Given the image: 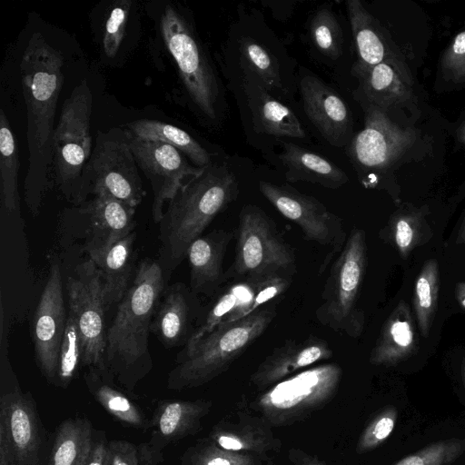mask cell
I'll return each instance as SVG.
<instances>
[{"label": "cell", "instance_id": "6da1fadb", "mask_svg": "<svg viewBox=\"0 0 465 465\" xmlns=\"http://www.w3.org/2000/svg\"><path fill=\"white\" fill-rule=\"evenodd\" d=\"M64 57L39 32H35L20 62L22 88L26 106L28 169L25 201L33 213L53 173V136L56 105L62 89Z\"/></svg>", "mask_w": 465, "mask_h": 465}, {"label": "cell", "instance_id": "7a4b0ae2", "mask_svg": "<svg viewBox=\"0 0 465 465\" xmlns=\"http://www.w3.org/2000/svg\"><path fill=\"white\" fill-rule=\"evenodd\" d=\"M163 286L160 263L143 260L106 333V370L114 383L129 391L153 368L148 335Z\"/></svg>", "mask_w": 465, "mask_h": 465}, {"label": "cell", "instance_id": "3957f363", "mask_svg": "<svg viewBox=\"0 0 465 465\" xmlns=\"http://www.w3.org/2000/svg\"><path fill=\"white\" fill-rule=\"evenodd\" d=\"M236 175L226 163H212L190 178L168 203L160 221L162 268L175 269L192 242L238 195Z\"/></svg>", "mask_w": 465, "mask_h": 465}, {"label": "cell", "instance_id": "277c9868", "mask_svg": "<svg viewBox=\"0 0 465 465\" xmlns=\"http://www.w3.org/2000/svg\"><path fill=\"white\" fill-rule=\"evenodd\" d=\"M275 315L276 302H271L244 318L214 329L192 349L183 351L168 375V389L198 387L226 371L266 331Z\"/></svg>", "mask_w": 465, "mask_h": 465}, {"label": "cell", "instance_id": "5b68a950", "mask_svg": "<svg viewBox=\"0 0 465 465\" xmlns=\"http://www.w3.org/2000/svg\"><path fill=\"white\" fill-rule=\"evenodd\" d=\"M366 267V234L354 227L331 268L322 293L316 318L322 325L351 338L361 334L364 313L358 307V300Z\"/></svg>", "mask_w": 465, "mask_h": 465}, {"label": "cell", "instance_id": "8992f818", "mask_svg": "<svg viewBox=\"0 0 465 465\" xmlns=\"http://www.w3.org/2000/svg\"><path fill=\"white\" fill-rule=\"evenodd\" d=\"M295 272L293 251L280 235L273 221L259 207L247 204L239 215L235 256L225 272L226 282Z\"/></svg>", "mask_w": 465, "mask_h": 465}, {"label": "cell", "instance_id": "52a82bcc", "mask_svg": "<svg viewBox=\"0 0 465 465\" xmlns=\"http://www.w3.org/2000/svg\"><path fill=\"white\" fill-rule=\"evenodd\" d=\"M105 193L134 208L146 194L129 142L127 129L99 131L85 164L78 202L88 193Z\"/></svg>", "mask_w": 465, "mask_h": 465}, {"label": "cell", "instance_id": "ba28073f", "mask_svg": "<svg viewBox=\"0 0 465 465\" xmlns=\"http://www.w3.org/2000/svg\"><path fill=\"white\" fill-rule=\"evenodd\" d=\"M93 94L83 79L64 100L53 136V173L62 193L78 202L83 170L92 153Z\"/></svg>", "mask_w": 465, "mask_h": 465}, {"label": "cell", "instance_id": "9c48e42d", "mask_svg": "<svg viewBox=\"0 0 465 465\" xmlns=\"http://www.w3.org/2000/svg\"><path fill=\"white\" fill-rule=\"evenodd\" d=\"M160 27L163 42L177 64L189 96L203 116L216 120L221 99L220 84L191 25L168 5L162 13Z\"/></svg>", "mask_w": 465, "mask_h": 465}, {"label": "cell", "instance_id": "30bf717a", "mask_svg": "<svg viewBox=\"0 0 465 465\" xmlns=\"http://www.w3.org/2000/svg\"><path fill=\"white\" fill-rule=\"evenodd\" d=\"M341 377L336 363L306 369L271 386L253 403L271 425L301 420L322 408L335 394Z\"/></svg>", "mask_w": 465, "mask_h": 465}, {"label": "cell", "instance_id": "8fae6325", "mask_svg": "<svg viewBox=\"0 0 465 465\" xmlns=\"http://www.w3.org/2000/svg\"><path fill=\"white\" fill-rule=\"evenodd\" d=\"M44 428L35 401L15 379L0 387V465H41Z\"/></svg>", "mask_w": 465, "mask_h": 465}, {"label": "cell", "instance_id": "7c38bea8", "mask_svg": "<svg viewBox=\"0 0 465 465\" xmlns=\"http://www.w3.org/2000/svg\"><path fill=\"white\" fill-rule=\"evenodd\" d=\"M416 131L401 128L385 112L373 104L365 110L364 126L346 148L360 182L366 187L374 174L397 163L412 146Z\"/></svg>", "mask_w": 465, "mask_h": 465}, {"label": "cell", "instance_id": "4fadbf2b", "mask_svg": "<svg viewBox=\"0 0 465 465\" xmlns=\"http://www.w3.org/2000/svg\"><path fill=\"white\" fill-rule=\"evenodd\" d=\"M69 312L79 327L83 366L108 372L105 367L104 300L101 273L89 259L75 268L67 280Z\"/></svg>", "mask_w": 465, "mask_h": 465}, {"label": "cell", "instance_id": "5bb4252c", "mask_svg": "<svg viewBox=\"0 0 465 465\" xmlns=\"http://www.w3.org/2000/svg\"><path fill=\"white\" fill-rule=\"evenodd\" d=\"M259 190L283 217L300 227L305 240L331 246L320 272L324 270L333 255L341 252L347 239L341 219L316 198L292 186L260 181Z\"/></svg>", "mask_w": 465, "mask_h": 465}, {"label": "cell", "instance_id": "9a60e30c", "mask_svg": "<svg viewBox=\"0 0 465 465\" xmlns=\"http://www.w3.org/2000/svg\"><path fill=\"white\" fill-rule=\"evenodd\" d=\"M292 277L272 276L232 281L215 299L205 318L189 337L184 350L219 326L244 318L258 309L280 301Z\"/></svg>", "mask_w": 465, "mask_h": 465}, {"label": "cell", "instance_id": "2e32d148", "mask_svg": "<svg viewBox=\"0 0 465 465\" xmlns=\"http://www.w3.org/2000/svg\"><path fill=\"white\" fill-rule=\"evenodd\" d=\"M129 142L137 166L148 179L153 193V221L160 223L164 204L173 198L185 179L199 174L203 168L192 165L183 153L163 142L139 138L130 133Z\"/></svg>", "mask_w": 465, "mask_h": 465}, {"label": "cell", "instance_id": "e0dca14e", "mask_svg": "<svg viewBox=\"0 0 465 465\" xmlns=\"http://www.w3.org/2000/svg\"><path fill=\"white\" fill-rule=\"evenodd\" d=\"M66 320L61 271L57 264H53L35 313L33 339L38 366L54 385Z\"/></svg>", "mask_w": 465, "mask_h": 465}, {"label": "cell", "instance_id": "ac0fdd59", "mask_svg": "<svg viewBox=\"0 0 465 465\" xmlns=\"http://www.w3.org/2000/svg\"><path fill=\"white\" fill-rule=\"evenodd\" d=\"M211 407L212 402L203 400L163 401L151 421L149 440L137 447L140 465H157L163 461L164 448L199 430L202 419Z\"/></svg>", "mask_w": 465, "mask_h": 465}, {"label": "cell", "instance_id": "d6986e66", "mask_svg": "<svg viewBox=\"0 0 465 465\" xmlns=\"http://www.w3.org/2000/svg\"><path fill=\"white\" fill-rule=\"evenodd\" d=\"M303 110L322 136L333 146L350 143L351 119L341 97L319 77L308 74L300 81Z\"/></svg>", "mask_w": 465, "mask_h": 465}, {"label": "cell", "instance_id": "ffe728a7", "mask_svg": "<svg viewBox=\"0 0 465 465\" xmlns=\"http://www.w3.org/2000/svg\"><path fill=\"white\" fill-rule=\"evenodd\" d=\"M332 355L328 342L322 338L309 336L303 341L286 340L259 364L250 381L260 389L271 387L297 371L328 360Z\"/></svg>", "mask_w": 465, "mask_h": 465}, {"label": "cell", "instance_id": "44dd1931", "mask_svg": "<svg viewBox=\"0 0 465 465\" xmlns=\"http://www.w3.org/2000/svg\"><path fill=\"white\" fill-rule=\"evenodd\" d=\"M86 212L90 215L85 242L89 258L104 253L133 232L135 208L105 193L94 195Z\"/></svg>", "mask_w": 465, "mask_h": 465}, {"label": "cell", "instance_id": "7402d4cb", "mask_svg": "<svg viewBox=\"0 0 465 465\" xmlns=\"http://www.w3.org/2000/svg\"><path fill=\"white\" fill-rule=\"evenodd\" d=\"M232 232L218 229L194 240L187 250L190 285L195 293L211 296L226 282L223 260Z\"/></svg>", "mask_w": 465, "mask_h": 465}, {"label": "cell", "instance_id": "603a6c76", "mask_svg": "<svg viewBox=\"0 0 465 465\" xmlns=\"http://www.w3.org/2000/svg\"><path fill=\"white\" fill-rule=\"evenodd\" d=\"M356 77L371 104L384 112L390 107L405 104L413 97L411 73L394 54Z\"/></svg>", "mask_w": 465, "mask_h": 465}, {"label": "cell", "instance_id": "cb8c5ba5", "mask_svg": "<svg viewBox=\"0 0 465 465\" xmlns=\"http://www.w3.org/2000/svg\"><path fill=\"white\" fill-rule=\"evenodd\" d=\"M269 425L264 419L238 413L236 422L221 420L214 425L209 439L225 450L267 458L281 447Z\"/></svg>", "mask_w": 465, "mask_h": 465}, {"label": "cell", "instance_id": "d4e9b609", "mask_svg": "<svg viewBox=\"0 0 465 465\" xmlns=\"http://www.w3.org/2000/svg\"><path fill=\"white\" fill-rule=\"evenodd\" d=\"M416 348L417 335L411 309L401 301L385 321L371 352L370 362L396 365L412 355Z\"/></svg>", "mask_w": 465, "mask_h": 465}, {"label": "cell", "instance_id": "484cf974", "mask_svg": "<svg viewBox=\"0 0 465 465\" xmlns=\"http://www.w3.org/2000/svg\"><path fill=\"white\" fill-rule=\"evenodd\" d=\"M279 159L291 183L308 182L335 190L349 182L346 173L331 161L293 143L282 141Z\"/></svg>", "mask_w": 465, "mask_h": 465}, {"label": "cell", "instance_id": "4316f807", "mask_svg": "<svg viewBox=\"0 0 465 465\" xmlns=\"http://www.w3.org/2000/svg\"><path fill=\"white\" fill-rule=\"evenodd\" d=\"M243 80L244 90L259 131L278 138L302 139L306 136L302 123L289 107L275 99L254 80L245 77Z\"/></svg>", "mask_w": 465, "mask_h": 465}, {"label": "cell", "instance_id": "83f0119b", "mask_svg": "<svg viewBox=\"0 0 465 465\" xmlns=\"http://www.w3.org/2000/svg\"><path fill=\"white\" fill-rule=\"evenodd\" d=\"M346 7L357 53V61L352 66V74L356 76L381 63L392 53L377 21L361 1L348 0Z\"/></svg>", "mask_w": 465, "mask_h": 465}, {"label": "cell", "instance_id": "f1b7e54d", "mask_svg": "<svg viewBox=\"0 0 465 465\" xmlns=\"http://www.w3.org/2000/svg\"><path fill=\"white\" fill-rule=\"evenodd\" d=\"M134 236L132 232L104 253L89 258L101 273L106 310L116 302L119 304L131 285Z\"/></svg>", "mask_w": 465, "mask_h": 465}, {"label": "cell", "instance_id": "f546056e", "mask_svg": "<svg viewBox=\"0 0 465 465\" xmlns=\"http://www.w3.org/2000/svg\"><path fill=\"white\" fill-rule=\"evenodd\" d=\"M86 386L101 406L119 421L136 429H147L151 422L115 383L108 372L89 369L84 374Z\"/></svg>", "mask_w": 465, "mask_h": 465}, {"label": "cell", "instance_id": "4dcf8cb0", "mask_svg": "<svg viewBox=\"0 0 465 465\" xmlns=\"http://www.w3.org/2000/svg\"><path fill=\"white\" fill-rule=\"evenodd\" d=\"M128 132L139 138L172 145L189 158L196 167L213 163L209 152L184 130L157 120L140 119L127 124Z\"/></svg>", "mask_w": 465, "mask_h": 465}, {"label": "cell", "instance_id": "1f68e13d", "mask_svg": "<svg viewBox=\"0 0 465 465\" xmlns=\"http://www.w3.org/2000/svg\"><path fill=\"white\" fill-rule=\"evenodd\" d=\"M190 307L185 292L173 285L165 294L151 324L153 331L167 348L177 346L185 338Z\"/></svg>", "mask_w": 465, "mask_h": 465}, {"label": "cell", "instance_id": "d6a6232c", "mask_svg": "<svg viewBox=\"0 0 465 465\" xmlns=\"http://www.w3.org/2000/svg\"><path fill=\"white\" fill-rule=\"evenodd\" d=\"M93 436L88 420L75 417L63 420L55 429L43 465H79Z\"/></svg>", "mask_w": 465, "mask_h": 465}, {"label": "cell", "instance_id": "836d02e7", "mask_svg": "<svg viewBox=\"0 0 465 465\" xmlns=\"http://www.w3.org/2000/svg\"><path fill=\"white\" fill-rule=\"evenodd\" d=\"M239 60L243 77L254 80L271 94L284 95L278 61L266 46L252 38L242 39Z\"/></svg>", "mask_w": 465, "mask_h": 465}, {"label": "cell", "instance_id": "e575fe53", "mask_svg": "<svg viewBox=\"0 0 465 465\" xmlns=\"http://www.w3.org/2000/svg\"><path fill=\"white\" fill-rule=\"evenodd\" d=\"M18 151L15 136L3 109L0 110V197L4 209L15 213L19 208Z\"/></svg>", "mask_w": 465, "mask_h": 465}, {"label": "cell", "instance_id": "d590c367", "mask_svg": "<svg viewBox=\"0 0 465 465\" xmlns=\"http://www.w3.org/2000/svg\"><path fill=\"white\" fill-rule=\"evenodd\" d=\"M440 287L439 263L425 262L417 278L413 294V311L421 335L427 338L438 306Z\"/></svg>", "mask_w": 465, "mask_h": 465}, {"label": "cell", "instance_id": "8d00e7d4", "mask_svg": "<svg viewBox=\"0 0 465 465\" xmlns=\"http://www.w3.org/2000/svg\"><path fill=\"white\" fill-rule=\"evenodd\" d=\"M310 37L315 48L323 55L336 60L342 53L343 35L331 8L322 5L311 18Z\"/></svg>", "mask_w": 465, "mask_h": 465}, {"label": "cell", "instance_id": "74e56055", "mask_svg": "<svg viewBox=\"0 0 465 465\" xmlns=\"http://www.w3.org/2000/svg\"><path fill=\"white\" fill-rule=\"evenodd\" d=\"M181 461L182 465H261L260 458L223 449L209 438L189 448Z\"/></svg>", "mask_w": 465, "mask_h": 465}, {"label": "cell", "instance_id": "f35d334b", "mask_svg": "<svg viewBox=\"0 0 465 465\" xmlns=\"http://www.w3.org/2000/svg\"><path fill=\"white\" fill-rule=\"evenodd\" d=\"M83 365V342L79 327L69 312L62 339L56 373V386L65 388Z\"/></svg>", "mask_w": 465, "mask_h": 465}, {"label": "cell", "instance_id": "ab89813d", "mask_svg": "<svg viewBox=\"0 0 465 465\" xmlns=\"http://www.w3.org/2000/svg\"><path fill=\"white\" fill-rule=\"evenodd\" d=\"M464 449L465 441L462 440H440L401 459L394 465H449L464 451Z\"/></svg>", "mask_w": 465, "mask_h": 465}, {"label": "cell", "instance_id": "60d3db41", "mask_svg": "<svg viewBox=\"0 0 465 465\" xmlns=\"http://www.w3.org/2000/svg\"><path fill=\"white\" fill-rule=\"evenodd\" d=\"M398 418V411L393 406L381 411L366 426L361 434L356 452L358 454L371 451L383 443L391 434Z\"/></svg>", "mask_w": 465, "mask_h": 465}, {"label": "cell", "instance_id": "b9f144b4", "mask_svg": "<svg viewBox=\"0 0 465 465\" xmlns=\"http://www.w3.org/2000/svg\"><path fill=\"white\" fill-rule=\"evenodd\" d=\"M130 6V1H118L114 4L107 17L103 38V48L108 58L114 57L124 37Z\"/></svg>", "mask_w": 465, "mask_h": 465}, {"label": "cell", "instance_id": "7bdbcfd3", "mask_svg": "<svg viewBox=\"0 0 465 465\" xmlns=\"http://www.w3.org/2000/svg\"><path fill=\"white\" fill-rule=\"evenodd\" d=\"M420 222L411 213L395 214L389 226V232L399 253L406 259L419 239Z\"/></svg>", "mask_w": 465, "mask_h": 465}, {"label": "cell", "instance_id": "ee69618b", "mask_svg": "<svg viewBox=\"0 0 465 465\" xmlns=\"http://www.w3.org/2000/svg\"><path fill=\"white\" fill-rule=\"evenodd\" d=\"M445 80L454 84L465 83V29L459 33L445 50L440 60Z\"/></svg>", "mask_w": 465, "mask_h": 465}, {"label": "cell", "instance_id": "f6af8a7d", "mask_svg": "<svg viewBox=\"0 0 465 465\" xmlns=\"http://www.w3.org/2000/svg\"><path fill=\"white\" fill-rule=\"evenodd\" d=\"M105 465H140L138 449L127 440H110Z\"/></svg>", "mask_w": 465, "mask_h": 465}, {"label": "cell", "instance_id": "bcb514c9", "mask_svg": "<svg viewBox=\"0 0 465 465\" xmlns=\"http://www.w3.org/2000/svg\"><path fill=\"white\" fill-rule=\"evenodd\" d=\"M108 442L102 437L92 440L79 465H105Z\"/></svg>", "mask_w": 465, "mask_h": 465}, {"label": "cell", "instance_id": "7dc6e473", "mask_svg": "<svg viewBox=\"0 0 465 465\" xmlns=\"http://www.w3.org/2000/svg\"><path fill=\"white\" fill-rule=\"evenodd\" d=\"M455 296L458 302L465 309V282H459L456 285Z\"/></svg>", "mask_w": 465, "mask_h": 465}, {"label": "cell", "instance_id": "c3c4849f", "mask_svg": "<svg viewBox=\"0 0 465 465\" xmlns=\"http://www.w3.org/2000/svg\"><path fill=\"white\" fill-rule=\"evenodd\" d=\"M295 465H327L324 461L316 457L305 455Z\"/></svg>", "mask_w": 465, "mask_h": 465}, {"label": "cell", "instance_id": "681fc988", "mask_svg": "<svg viewBox=\"0 0 465 465\" xmlns=\"http://www.w3.org/2000/svg\"><path fill=\"white\" fill-rule=\"evenodd\" d=\"M456 242L458 244L465 243V221H464V223L461 226L460 231L459 234H458V238H457Z\"/></svg>", "mask_w": 465, "mask_h": 465}, {"label": "cell", "instance_id": "f907efd6", "mask_svg": "<svg viewBox=\"0 0 465 465\" xmlns=\"http://www.w3.org/2000/svg\"><path fill=\"white\" fill-rule=\"evenodd\" d=\"M460 371H461L462 381H463V384L465 387V357H463L461 360Z\"/></svg>", "mask_w": 465, "mask_h": 465}, {"label": "cell", "instance_id": "816d5d0a", "mask_svg": "<svg viewBox=\"0 0 465 465\" xmlns=\"http://www.w3.org/2000/svg\"><path fill=\"white\" fill-rule=\"evenodd\" d=\"M459 133H460V139L465 145V122L460 126Z\"/></svg>", "mask_w": 465, "mask_h": 465}]
</instances>
